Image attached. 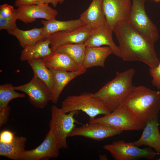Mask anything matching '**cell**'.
Instances as JSON below:
<instances>
[{"instance_id":"6da1fadb","label":"cell","mask_w":160,"mask_h":160,"mask_svg":"<svg viewBox=\"0 0 160 160\" xmlns=\"http://www.w3.org/2000/svg\"><path fill=\"white\" fill-rule=\"evenodd\" d=\"M119 42V57L126 61L143 62L151 68L159 63L154 45L135 30L127 21L117 24L113 30Z\"/></svg>"},{"instance_id":"7a4b0ae2","label":"cell","mask_w":160,"mask_h":160,"mask_svg":"<svg viewBox=\"0 0 160 160\" xmlns=\"http://www.w3.org/2000/svg\"><path fill=\"white\" fill-rule=\"evenodd\" d=\"M121 105L134 115L143 129L148 120L159 116L160 91L142 85L135 87Z\"/></svg>"},{"instance_id":"3957f363","label":"cell","mask_w":160,"mask_h":160,"mask_svg":"<svg viewBox=\"0 0 160 160\" xmlns=\"http://www.w3.org/2000/svg\"><path fill=\"white\" fill-rule=\"evenodd\" d=\"M135 73L133 68L117 71L115 78L92 94V96L113 111L121 105L134 89L132 79Z\"/></svg>"},{"instance_id":"277c9868","label":"cell","mask_w":160,"mask_h":160,"mask_svg":"<svg viewBox=\"0 0 160 160\" xmlns=\"http://www.w3.org/2000/svg\"><path fill=\"white\" fill-rule=\"evenodd\" d=\"M92 94L84 92L79 95L68 96L62 101L61 108L66 113L81 111L88 115L89 121L98 115H106L111 112L105 105L93 97Z\"/></svg>"},{"instance_id":"5b68a950","label":"cell","mask_w":160,"mask_h":160,"mask_svg":"<svg viewBox=\"0 0 160 160\" xmlns=\"http://www.w3.org/2000/svg\"><path fill=\"white\" fill-rule=\"evenodd\" d=\"M51 118L49 127L57 141L60 148H67L68 146L67 138L75 127V124L78 123L74 116L79 111H73L65 113L61 108L56 105H52L51 109Z\"/></svg>"},{"instance_id":"8992f818","label":"cell","mask_w":160,"mask_h":160,"mask_svg":"<svg viewBox=\"0 0 160 160\" xmlns=\"http://www.w3.org/2000/svg\"><path fill=\"white\" fill-rule=\"evenodd\" d=\"M146 0H132L128 22L132 27L153 44L159 38L158 29L147 14Z\"/></svg>"},{"instance_id":"52a82bcc","label":"cell","mask_w":160,"mask_h":160,"mask_svg":"<svg viewBox=\"0 0 160 160\" xmlns=\"http://www.w3.org/2000/svg\"><path fill=\"white\" fill-rule=\"evenodd\" d=\"M103 148L109 152L115 160H135L142 158L151 159L159 154L150 147L141 148L133 142L123 140L113 141L105 145Z\"/></svg>"},{"instance_id":"ba28073f","label":"cell","mask_w":160,"mask_h":160,"mask_svg":"<svg viewBox=\"0 0 160 160\" xmlns=\"http://www.w3.org/2000/svg\"><path fill=\"white\" fill-rule=\"evenodd\" d=\"M99 123L113 129L123 131L142 129L134 115L127 109L121 105L109 114L89 121Z\"/></svg>"},{"instance_id":"9c48e42d","label":"cell","mask_w":160,"mask_h":160,"mask_svg":"<svg viewBox=\"0 0 160 160\" xmlns=\"http://www.w3.org/2000/svg\"><path fill=\"white\" fill-rule=\"evenodd\" d=\"M15 90L22 92L28 96L30 103L35 107L43 108L51 101V92L47 86L36 76L24 84L14 87Z\"/></svg>"},{"instance_id":"30bf717a","label":"cell","mask_w":160,"mask_h":160,"mask_svg":"<svg viewBox=\"0 0 160 160\" xmlns=\"http://www.w3.org/2000/svg\"><path fill=\"white\" fill-rule=\"evenodd\" d=\"M98 26L85 25L71 30L51 34L48 38L50 39L52 52L57 47L63 44L84 43Z\"/></svg>"},{"instance_id":"8fae6325","label":"cell","mask_w":160,"mask_h":160,"mask_svg":"<svg viewBox=\"0 0 160 160\" xmlns=\"http://www.w3.org/2000/svg\"><path fill=\"white\" fill-rule=\"evenodd\" d=\"M106 23L113 30L118 23L129 21L131 0H102Z\"/></svg>"},{"instance_id":"7c38bea8","label":"cell","mask_w":160,"mask_h":160,"mask_svg":"<svg viewBox=\"0 0 160 160\" xmlns=\"http://www.w3.org/2000/svg\"><path fill=\"white\" fill-rule=\"evenodd\" d=\"M60 149L52 131L49 130L42 143L36 148L25 150L22 154L20 160H40L56 158Z\"/></svg>"},{"instance_id":"4fadbf2b","label":"cell","mask_w":160,"mask_h":160,"mask_svg":"<svg viewBox=\"0 0 160 160\" xmlns=\"http://www.w3.org/2000/svg\"><path fill=\"white\" fill-rule=\"evenodd\" d=\"M122 132L99 123L89 122L80 127H75L68 137L80 136L100 141L119 135Z\"/></svg>"},{"instance_id":"5bb4252c","label":"cell","mask_w":160,"mask_h":160,"mask_svg":"<svg viewBox=\"0 0 160 160\" xmlns=\"http://www.w3.org/2000/svg\"><path fill=\"white\" fill-rule=\"evenodd\" d=\"M18 20L25 23H32L37 18L46 20L55 19L58 15L57 11L42 3L38 5L17 7L16 9Z\"/></svg>"},{"instance_id":"9a60e30c","label":"cell","mask_w":160,"mask_h":160,"mask_svg":"<svg viewBox=\"0 0 160 160\" xmlns=\"http://www.w3.org/2000/svg\"><path fill=\"white\" fill-rule=\"evenodd\" d=\"M113 29L106 23L100 25L96 28L84 44L86 47L103 45L109 47L112 49L113 54L119 57L118 47L113 40Z\"/></svg>"},{"instance_id":"2e32d148","label":"cell","mask_w":160,"mask_h":160,"mask_svg":"<svg viewBox=\"0 0 160 160\" xmlns=\"http://www.w3.org/2000/svg\"><path fill=\"white\" fill-rule=\"evenodd\" d=\"M159 116L148 121L140 138L134 142L137 146L145 145L154 149L160 154V133L159 129Z\"/></svg>"},{"instance_id":"e0dca14e","label":"cell","mask_w":160,"mask_h":160,"mask_svg":"<svg viewBox=\"0 0 160 160\" xmlns=\"http://www.w3.org/2000/svg\"><path fill=\"white\" fill-rule=\"evenodd\" d=\"M42 59L46 67L51 71H73L83 68L63 53L52 52Z\"/></svg>"},{"instance_id":"ac0fdd59","label":"cell","mask_w":160,"mask_h":160,"mask_svg":"<svg viewBox=\"0 0 160 160\" xmlns=\"http://www.w3.org/2000/svg\"><path fill=\"white\" fill-rule=\"evenodd\" d=\"M113 54L109 47H86L82 67L87 69L93 67H104L108 57Z\"/></svg>"},{"instance_id":"d6986e66","label":"cell","mask_w":160,"mask_h":160,"mask_svg":"<svg viewBox=\"0 0 160 160\" xmlns=\"http://www.w3.org/2000/svg\"><path fill=\"white\" fill-rule=\"evenodd\" d=\"M87 69L82 68L79 70L68 71L52 70L54 78V84L51 92V101L56 104L60 95L66 85L76 77L85 73Z\"/></svg>"},{"instance_id":"ffe728a7","label":"cell","mask_w":160,"mask_h":160,"mask_svg":"<svg viewBox=\"0 0 160 160\" xmlns=\"http://www.w3.org/2000/svg\"><path fill=\"white\" fill-rule=\"evenodd\" d=\"M50 44V39L47 38L34 44L24 47L21 52L20 61L43 58L49 55L52 52L51 48L49 47Z\"/></svg>"},{"instance_id":"44dd1931","label":"cell","mask_w":160,"mask_h":160,"mask_svg":"<svg viewBox=\"0 0 160 160\" xmlns=\"http://www.w3.org/2000/svg\"><path fill=\"white\" fill-rule=\"evenodd\" d=\"M85 25L98 26L106 23L102 0H92L87 9L80 15Z\"/></svg>"},{"instance_id":"7402d4cb","label":"cell","mask_w":160,"mask_h":160,"mask_svg":"<svg viewBox=\"0 0 160 160\" xmlns=\"http://www.w3.org/2000/svg\"><path fill=\"white\" fill-rule=\"evenodd\" d=\"M41 23L43 25L44 39L55 33L71 30L85 25L79 18L76 20L64 21L55 19L42 20Z\"/></svg>"},{"instance_id":"603a6c76","label":"cell","mask_w":160,"mask_h":160,"mask_svg":"<svg viewBox=\"0 0 160 160\" xmlns=\"http://www.w3.org/2000/svg\"><path fill=\"white\" fill-rule=\"evenodd\" d=\"M8 33L16 38L23 48L44 39L43 27L35 28L27 30H22L17 28Z\"/></svg>"},{"instance_id":"cb8c5ba5","label":"cell","mask_w":160,"mask_h":160,"mask_svg":"<svg viewBox=\"0 0 160 160\" xmlns=\"http://www.w3.org/2000/svg\"><path fill=\"white\" fill-rule=\"evenodd\" d=\"M26 138L15 136L13 141L8 143L0 142V156L13 160H20V156L25 150Z\"/></svg>"},{"instance_id":"d4e9b609","label":"cell","mask_w":160,"mask_h":160,"mask_svg":"<svg viewBox=\"0 0 160 160\" xmlns=\"http://www.w3.org/2000/svg\"><path fill=\"white\" fill-rule=\"evenodd\" d=\"M27 62L33 71L34 75L44 82L51 93L54 84V75L52 71L44 64L42 58L30 60Z\"/></svg>"},{"instance_id":"484cf974","label":"cell","mask_w":160,"mask_h":160,"mask_svg":"<svg viewBox=\"0 0 160 160\" xmlns=\"http://www.w3.org/2000/svg\"><path fill=\"white\" fill-rule=\"evenodd\" d=\"M86 47L84 43L68 44L59 46L53 52L66 54L78 65L83 68L82 65Z\"/></svg>"},{"instance_id":"4316f807","label":"cell","mask_w":160,"mask_h":160,"mask_svg":"<svg viewBox=\"0 0 160 160\" xmlns=\"http://www.w3.org/2000/svg\"><path fill=\"white\" fill-rule=\"evenodd\" d=\"M14 87L10 84H5L0 85V108L8 105L12 100L25 97L24 94L15 91Z\"/></svg>"},{"instance_id":"83f0119b","label":"cell","mask_w":160,"mask_h":160,"mask_svg":"<svg viewBox=\"0 0 160 160\" xmlns=\"http://www.w3.org/2000/svg\"><path fill=\"white\" fill-rule=\"evenodd\" d=\"M17 17L16 9L11 5L4 4L0 5V17L9 19Z\"/></svg>"},{"instance_id":"f1b7e54d","label":"cell","mask_w":160,"mask_h":160,"mask_svg":"<svg viewBox=\"0 0 160 160\" xmlns=\"http://www.w3.org/2000/svg\"><path fill=\"white\" fill-rule=\"evenodd\" d=\"M17 20V17L9 19L0 17V30H6L8 32L14 30L17 28L16 23Z\"/></svg>"},{"instance_id":"f546056e","label":"cell","mask_w":160,"mask_h":160,"mask_svg":"<svg viewBox=\"0 0 160 160\" xmlns=\"http://www.w3.org/2000/svg\"><path fill=\"white\" fill-rule=\"evenodd\" d=\"M149 72L152 78L153 85L160 89V60L156 67L154 68H149Z\"/></svg>"},{"instance_id":"4dcf8cb0","label":"cell","mask_w":160,"mask_h":160,"mask_svg":"<svg viewBox=\"0 0 160 160\" xmlns=\"http://www.w3.org/2000/svg\"><path fill=\"white\" fill-rule=\"evenodd\" d=\"M14 133L9 130H4L0 133V142L8 143L12 142L15 137Z\"/></svg>"},{"instance_id":"1f68e13d","label":"cell","mask_w":160,"mask_h":160,"mask_svg":"<svg viewBox=\"0 0 160 160\" xmlns=\"http://www.w3.org/2000/svg\"><path fill=\"white\" fill-rule=\"evenodd\" d=\"M10 108L8 105L0 108V127L6 124L9 121Z\"/></svg>"},{"instance_id":"d6a6232c","label":"cell","mask_w":160,"mask_h":160,"mask_svg":"<svg viewBox=\"0 0 160 160\" xmlns=\"http://www.w3.org/2000/svg\"><path fill=\"white\" fill-rule=\"evenodd\" d=\"M42 3V0H15V6L18 7L38 5Z\"/></svg>"},{"instance_id":"836d02e7","label":"cell","mask_w":160,"mask_h":160,"mask_svg":"<svg viewBox=\"0 0 160 160\" xmlns=\"http://www.w3.org/2000/svg\"><path fill=\"white\" fill-rule=\"evenodd\" d=\"M65 0H42L43 3L49 4H51L54 7H56L58 4L63 3Z\"/></svg>"},{"instance_id":"e575fe53","label":"cell","mask_w":160,"mask_h":160,"mask_svg":"<svg viewBox=\"0 0 160 160\" xmlns=\"http://www.w3.org/2000/svg\"><path fill=\"white\" fill-rule=\"evenodd\" d=\"M99 159L100 160H107L108 158L104 154L100 155L99 156Z\"/></svg>"},{"instance_id":"d590c367","label":"cell","mask_w":160,"mask_h":160,"mask_svg":"<svg viewBox=\"0 0 160 160\" xmlns=\"http://www.w3.org/2000/svg\"><path fill=\"white\" fill-rule=\"evenodd\" d=\"M153 1H154L156 2H160V0H151Z\"/></svg>"},{"instance_id":"8d00e7d4","label":"cell","mask_w":160,"mask_h":160,"mask_svg":"<svg viewBox=\"0 0 160 160\" xmlns=\"http://www.w3.org/2000/svg\"><path fill=\"white\" fill-rule=\"evenodd\" d=\"M159 160H160V158L158 159Z\"/></svg>"},{"instance_id":"74e56055","label":"cell","mask_w":160,"mask_h":160,"mask_svg":"<svg viewBox=\"0 0 160 160\" xmlns=\"http://www.w3.org/2000/svg\"></svg>"}]
</instances>
